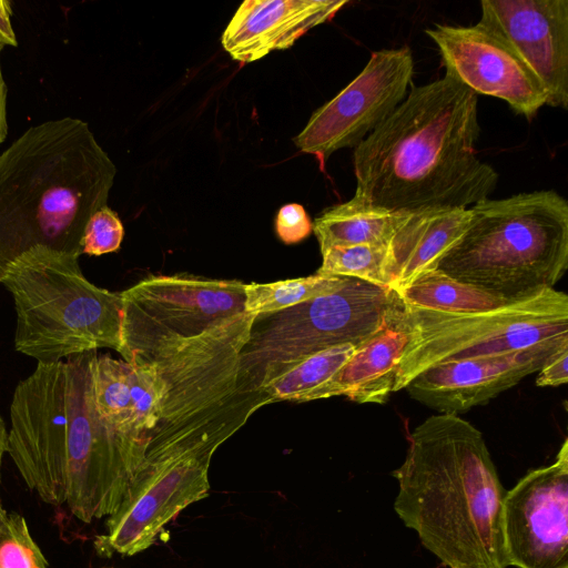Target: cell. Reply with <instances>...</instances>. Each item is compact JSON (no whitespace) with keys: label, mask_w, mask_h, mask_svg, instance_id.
I'll use <instances>...</instances> for the list:
<instances>
[{"label":"cell","mask_w":568,"mask_h":568,"mask_svg":"<svg viewBox=\"0 0 568 568\" xmlns=\"http://www.w3.org/2000/svg\"><path fill=\"white\" fill-rule=\"evenodd\" d=\"M97 355L38 363L14 388L8 429L7 454L28 487L85 524L115 511L139 468L95 407Z\"/></svg>","instance_id":"6da1fadb"},{"label":"cell","mask_w":568,"mask_h":568,"mask_svg":"<svg viewBox=\"0 0 568 568\" xmlns=\"http://www.w3.org/2000/svg\"><path fill=\"white\" fill-rule=\"evenodd\" d=\"M477 104V94L446 72L412 87L354 149V195L393 213L467 207L487 199L498 173L476 154Z\"/></svg>","instance_id":"7a4b0ae2"},{"label":"cell","mask_w":568,"mask_h":568,"mask_svg":"<svg viewBox=\"0 0 568 568\" xmlns=\"http://www.w3.org/2000/svg\"><path fill=\"white\" fill-rule=\"evenodd\" d=\"M392 476L394 509L447 568H508L500 514L505 496L484 436L458 414L432 415L408 436Z\"/></svg>","instance_id":"3957f363"},{"label":"cell","mask_w":568,"mask_h":568,"mask_svg":"<svg viewBox=\"0 0 568 568\" xmlns=\"http://www.w3.org/2000/svg\"><path fill=\"white\" fill-rule=\"evenodd\" d=\"M116 169L89 124L65 116L29 128L0 154V280L24 252L82 255L91 216Z\"/></svg>","instance_id":"277c9868"},{"label":"cell","mask_w":568,"mask_h":568,"mask_svg":"<svg viewBox=\"0 0 568 568\" xmlns=\"http://www.w3.org/2000/svg\"><path fill=\"white\" fill-rule=\"evenodd\" d=\"M253 318L241 313L142 363L154 367L164 386L144 456L174 452L213 456L258 408L273 403L241 364Z\"/></svg>","instance_id":"5b68a950"},{"label":"cell","mask_w":568,"mask_h":568,"mask_svg":"<svg viewBox=\"0 0 568 568\" xmlns=\"http://www.w3.org/2000/svg\"><path fill=\"white\" fill-rule=\"evenodd\" d=\"M438 271L509 303L554 288L568 267V203L552 190L489 197L469 207Z\"/></svg>","instance_id":"8992f818"},{"label":"cell","mask_w":568,"mask_h":568,"mask_svg":"<svg viewBox=\"0 0 568 568\" xmlns=\"http://www.w3.org/2000/svg\"><path fill=\"white\" fill-rule=\"evenodd\" d=\"M79 258L37 246L11 262L0 280L14 304V349L37 364L120 349L121 294L91 283Z\"/></svg>","instance_id":"52a82bcc"},{"label":"cell","mask_w":568,"mask_h":568,"mask_svg":"<svg viewBox=\"0 0 568 568\" xmlns=\"http://www.w3.org/2000/svg\"><path fill=\"white\" fill-rule=\"evenodd\" d=\"M404 313L409 335L396 365L393 393L439 363L515 352L568 336V296L555 288L484 312L448 313L404 304Z\"/></svg>","instance_id":"ba28073f"},{"label":"cell","mask_w":568,"mask_h":568,"mask_svg":"<svg viewBox=\"0 0 568 568\" xmlns=\"http://www.w3.org/2000/svg\"><path fill=\"white\" fill-rule=\"evenodd\" d=\"M402 304L388 287L347 277L333 293L254 316L241 364L261 388L303 358L342 344L361 345Z\"/></svg>","instance_id":"9c48e42d"},{"label":"cell","mask_w":568,"mask_h":568,"mask_svg":"<svg viewBox=\"0 0 568 568\" xmlns=\"http://www.w3.org/2000/svg\"><path fill=\"white\" fill-rule=\"evenodd\" d=\"M245 284L193 275L146 277L121 292V346L129 364L192 339L245 312Z\"/></svg>","instance_id":"30bf717a"},{"label":"cell","mask_w":568,"mask_h":568,"mask_svg":"<svg viewBox=\"0 0 568 568\" xmlns=\"http://www.w3.org/2000/svg\"><path fill=\"white\" fill-rule=\"evenodd\" d=\"M414 60L408 47L372 52L361 73L318 108L294 138L321 169L344 148H356L404 101L412 88Z\"/></svg>","instance_id":"8fae6325"},{"label":"cell","mask_w":568,"mask_h":568,"mask_svg":"<svg viewBox=\"0 0 568 568\" xmlns=\"http://www.w3.org/2000/svg\"><path fill=\"white\" fill-rule=\"evenodd\" d=\"M507 567L568 568V439L555 460L506 490L500 514Z\"/></svg>","instance_id":"7c38bea8"},{"label":"cell","mask_w":568,"mask_h":568,"mask_svg":"<svg viewBox=\"0 0 568 568\" xmlns=\"http://www.w3.org/2000/svg\"><path fill=\"white\" fill-rule=\"evenodd\" d=\"M479 27L530 70L547 104L568 106V0H483Z\"/></svg>","instance_id":"4fadbf2b"},{"label":"cell","mask_w":568,"mask_h":568,"mask_svg":"<svg viewBox=\"0 0 568 568\" xmlns=\"http://www.w3.org/2000/svg\"><path fill=\"white\" fill-rule=\"evenodd\" d=\"M425 33L438 48L446 73L476 94L500 99L528 120L547 104V95L530 70L478 24H435Z\"/></svg>","instance_id":"5bb4252c"},{"label":"cell","mask_w":568,"mask_h":568,"mask_svg":"<svg viewBox=\"0 0 568 568\" xmlns=\"http://www.w3.org/2000/svg\"><path fill=\"white\" fill-rule=\"evenodd\" d=\"M568 336L524 349L436 364L408 383L409 396L440 414L483 405L540 369Z\"/></svg>","instance_id":"9a60e30c"},{"label":"cell","mask_w":568,"mask_h":568,"mask_svg":"<svg viewBox=\"0 0 568 568\" xmlns=\"http://www.w3.org/2000/svg\"><path fill=\"white\" fill-rule=\"evenodd\" d=\"M347 0H245L221 37L223 49L241 63L291 48L311 29L329 21Z\"/></svg>","instance_id":"2e32d148"},{"label":"cell","mask_w":568,"mask_h":568,"mask_svg":"<svg viewBox=\"0 0 568 568\" xmlns=\"http://www.w3.org/2000/svg\"><path fill=\"white\" fill-rule=\"evenodd\" d=\"M408 335L402 302L383 326L358 345L338 372L311 393L306 402L343 395L359 404H384L393 393L396 365Z\"/></svg>","instance_id":"e0dca14e"},{"label":"cell","mask_w":568,"mask_h":568,"mask_svg":"<svg viewBox=\"0 0 568 568\" xmlns=\"http://www.w3.org/2000/svg\"><path fill=\"white\" fill-rule=\"evenodd\" d=\"M467 207H434L402 213L387 243L389 288L402 292L418 274L435 268L465 231Z\"/></svg>","instance_id":"ac0fdd59"},{"label":"cell","mask_w":568,"mask_h":568,"mask_svg":"<svg viewBox=\"0 0 568 568\" xmlns=\"http://www.w3.org/2000/svg\"><path fill=\"white\" fill-rule=\"evenodd\" d=\"M402 213L376 207L353 196L326 209L313 223L321 252L335 245H387Z\"/></svg>","instance_id":"d6986e66"},{"label":"cell","mask_w":568,"mask_h":568,"mask_svg":"<svg viewBox=\"0 0 568 568\" xmlns=\"http://www.w3.org/2000/svg\"><path fill=\"white\" fill-rule=\"evenodd\" d=\"M93 390L99 415L121 438L140 467L144 449L133 426L130 364L108 354H98L93 371Z\"/></svg>","instance_id":"ffe728a7"},{"label":"cell","mask_w":568,"mask_h":568,"mask_svg":"<svg viewBox=\"0 0 568 568\" xmlns=\"http://www.w3.org/2000/svg\"><path fill=\"white\" fill-rule=\"evenodd\" d=\"M397 295L406 305L448 313L484 312L509 303L437 268L422 272Z\"/></svg>","instance_id":"44dd1931"},{"label":"cell","mask_w":568,"mask_h":568,"mask_svg":"<svg viewBox=\"0 0 568 568\" xmlns=\"http://www.w3.org/2000/svg\"><path fill=\"white\" fill-rule=\"evenodd\" d=\"M357 346L342 344L314 353L266 383L262 389L273 403L306 402L308 395L328 382L348 361Z\"/></svg>","instance_id":"7402d4cb"},{"label":"cell","mask_w":568,"mask_h":568,"mask_svg":"<svg viewBox=\"0 0 568 568\" xmlns=\"http://www.w3.org/2000/svg\"><path fill=\"white\" fill-rule=\"evenodd\" d=\"M347 277L336 275H314L283 280L272 283H250L244 286L245 312L253 315L283 311L308 300L333 293Z\"/></svg>","instance_id":"603a6c76"},{"label":"cell","mask_w":568,"mask_h":568,"mask_svg":"<svg viewBox=\"0 0 568 568\" xmlns=\"http://www.w3.org/2000/svg\"><path fill=\"white\" fill-rule=\"evenodd\" d=\"M322 253V265L316 273L354 277L389 288L387 277V245H335Z\"/></svg>","instance_id":"cb8c5ba5"},{"label":"cell","mask_w":568,"mask_h":568,"mask_svg":"<svg viewBox=\"0 0 568 568\" xmlns=\"http://www.w3.org/2000/svg\"><path fill=\"white\" fill-rule=\"evenodd\" d=\"M133 426L144 452L149 434L159 419L164 386L151 364H130Z\"/></svg>","instance_id":"d4e9b609"},{"label":"cell","mask_w":568,"mask_h":568,"mask_svg":"<svg viewBox=\"0 0 568 568\" xmlns=\"http://www.w3.org/2000/svg\"><path fill=\"white\" fill-rule=\"evenodd\" d=\"M0 568H48L24 517L18 513H8L0 527Z\"/></svg>","instance_id":"484cf974"},{"label":"cell","mask_w":568,"mask_h":568,"mask_svg":"<svg viewBox=\"0 0 568 568\" xmlns=\"http://www.w3.org/2000/svg\"><path fill=\"white\" fill-rule=\"evenodd\" d=\"M123 236L124 227L119 215L105 205L91 216L85 226L82 254L100 256L116 252Z\"/></svg>","instance_id":"4316f807"},{"label":"cell","mask_w":568,"mask_h":568,"mask_svg":"<svg viewBox=\"0 0 568 568\" xmlns=\"http://www.w3.org/2000/svg\"><path fill=\"white\" fill-rule=\"evenodd\" d=\"M275 231L285 244H295L313 232V223L305 209L297 203L283 205L275 217Z\"/></svg>","instance_id":"83f0119b"},{"label":"cell","mask_w":568,"mask_h":568,"mask_svg":"<svg viewBox=\"0 0 568 568\" xmlns=\"http://www.w3.org/2000/svg\"><path fill=\"white\" fill-rule=\"evenodd\" d=\"M568 342L557 348L538 371L536 384L540 387L559 386L568 382Z\"/></svg>","instance_id":"f1b7e54d"},{"label":"cell","mask_w":568,"mask_h":568,"mask_svg":"<svg viewBox=\"0 0 568 568\" xmlns=\"http://www.w3.org/2000/svg\"><path fill=\"white\" fill-rule=\"evenodd\" d=\"M17 47V38L11 23L10 1L0 0V47Z\"/></svg>","instance_id":"f546056e"},{"label":"cell","mask_w":568,"mask_h":568,"mask_svg":"<svg viewBox=\"0 0 568 568\" xmlns=\"http://www.w3.org/2000/svg\"><path fill=\"white\" fill-rule=\"evenodd\" d=\"M3 48L0 47V55ZM7 93L8 89L3 79L0 62V144L4 141L8 133L7 121Z\"/></svg>","instance_id":"4dcf8cb0"},{"label":"cell","mask_w":568,"mask_h":568,"mask_svg":"<svg viewBox=\"0 0 568 568\" xmlns=\"http://www.w3.org/2000/svg\"><path fill=\"white\" fill-rule=\"evenodd\" d=\"M8 448V428L6 422L0 414V484H1V467L4 455Z\"/></svg>","instance_id":"1f68e13d"},{"label":"cell","mask_w":568,"mask_h":568,"mask_svg":"<svg viewBox=\"0 0 568 568\" xmlns=\"http://www.w3.org/2000/svg\"><path fill=\"white\" fill-rule=\"evenodd\" d=\"M7 518H8V513L3 508V505H2L1 498H0V527L6 523Z\"/></svg>","instance_id":"d6a6232c"},{"label":"cell","mask_w":568,"mask_h":568,"mask_svg":"<svg viewBox=\"0 0 568 568\" xmlns=\"http://www.w3.org/2000/svg\"><path fill=\"white\" fill-rule=\"evenodd\" d=\"M104 568H111V567H104Z\"/></svg>","instance_id":"836d02e7"}]
</instances>
